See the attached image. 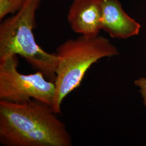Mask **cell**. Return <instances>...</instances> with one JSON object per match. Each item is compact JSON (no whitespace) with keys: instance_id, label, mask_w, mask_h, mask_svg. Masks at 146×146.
<instances>
[{"instance_id":"cell-2","label":"cell","mask_w":146,"mask_h":146,"mask_svg":"<svg viewBox=\"0 0 146 146\" xmlns=\"http://www.w3.org/2000/svg\"><path fill=\"white\" fill-rule=\"evenodd\" d=\"M55 53L58 62L52 108L57 114L61 113L64 99L80 86L93 64L101 58L119 54L117 48L108 38L100 35H80L68 40L56 48Z\"/></svg>"},{"instance_id":"cell-1","label":"cell","mask_w":146,"mask_h":146,"mask_svg":"<svg viewBox=\"0 0 146 146\" xmlns=\"http://www.w3.org/2000/svg\"><path fill=\"white\" fill-rule=\"evenodd\" d=\"M52 106L36 100H0V143L5 146H72L65 125Z\"/></svg>"},{"instance_id":"cell-7","label":"cell","mask_w":146,"mask_h":146,"mask_svg":"<svg viewBox=\"0 0 146 146\" xmlns=\"http://www.w3.org/2000/svg\"><path fill=\"white\" fill-rule=\"evenodd\" d=\"M25 0L0 1V20H2L9 14H14L19 11Z\"/></svg>"},{"instance_id":"cell-3","label":"cell","mask_w":146,"mask_h":146,"mask_svg":"<svg viewBox=\"0 0 146 146\" xmlns=\"http://www.w3.org/2000/svg\"><path fill=\"white\" fill-rule=\"evenodd\" d=\"M41 0H25L14 15L0 25V60L20 55L31 67L54 82L58 65L56 53H49L35 41L33 30L36 27L35 14Z\"/></svg>"},{"instance_id":"cell-6","label":"cell","mask_w":146,"mask_h":146,"mask_svg":"<svg viewBox=\"0 0 146 146\" xmlns=\"http://www.w3.org/2000/svg\"><path fill=\"white\" fill-rule=\"evenodd\" d=\"M102 29L114 38L127 39L137 35L141 25L128 15L119 0H101Z\"/></svg>"},{"instance_id":"cell-8","label":"cell","mask_w":146,"mask_h":146,"mask_svg":"<svg viewBox=\"0 0 146 146\" xmlns=\"http://www.w3.org/2000/svg\"><path fill=\"white\" fill-rule=\"evenodd\" d=\"M134 84L139 89V92L142 98L143 104L146 107V78L141 77L136 79L134 81Z\"/></svg>"},{"instance_id":"cell-5","label":"cell","mask_w":146,"mask_h":146,"mask_svg":"<svg viewBox=\"0 0 146 146\" xmlns=\"http://www.w3.org/2000/svg\"><path fill=\"white\" fill-rule=\"evenodd\" d=\"M101 0H74L67 15L71 29L80 35L96 36L102 29Z\"/></svg>"},{"instance_id":"cell-9","label":"cell","mask_w":146,"mask_h":146,"mask_svg":"<svg viewBox=\"0 0 146 146\" xmlns=\"http://www.w3.org/2000/svg\"><path fill=\"white\" fill-rule=\"evenodd\" d=\"M0 1H1V0H0Z\"/></svg>"},{"instance_id":"cell-4","label":"cell","mask_w":146,"mask_h":146,"mask_svg":"<svg viewBox=\"0 0 146 146\" xmlns=\"http://www.w3.org/2000/svg\"><path fill=\"white\" fill-rule=\"evenodd\" d=\"M17 55L0 60V100L21 103L36 100L52 107L54 82L37 71L31 74L19 72Z\"/></svg>"}]
</instances>
